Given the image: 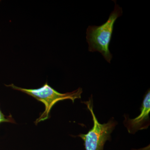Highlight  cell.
I'll list each match as a JSON object with an SVG mask.
<instances>
[{
    "instance_id": "cell-1",
    "label": "cell",
    "mask_w": 150,
    "mask_h": 150,
    "mask_svg": "<svg viewBox=\"0 0 150 150\" xmlns=\"http://www.w3.org/2000/svg\"><path fill=\"white\" fill-rule=\"evenodd\" d=\"M115 3L114 10L109 16L106 22L100 26L89 25L86 30V41L90 52H99L108 62L110 63L112 58L109 46L112 38L114 23L123 13L122 8Z\"/></svg>"
},
{
    "instance_id": "cell-2",
    "label": "cell",
    "mask_w": 150,
    "mask_h": 150,
    "mask_svg": "<svg viewBox=\"0 0 150 150\" xmlns=\"http://www.w3.org/2000/svg\"><path fill=\"white\" fill-rule=\"evenodd\" d=\"M5 85L15 90L27 94L44 104L45 110L34 122L36 125L49 118L50 111L53 106L57 102L61 100L69 99L74 103L75 100L81 98L83 93L82 88H79L71 92L60 93L50 86L47 82L42 87L36 89L22 88L17 86L13 84Z\"/></svg>"
},
{
    "instance_id": "cell-3",
    "label": "cell",
    "mask_w": 150,
    "mask_h": 150,
    "mask_svg": "<svg viewBox=\"0 0 150 150\" xmlns=\"http://www.w3.org/2000/svg\"><path fill=\"white\" fill-rule=\"evenodd\" d=\"M83 103L86 105L91 113L93 126L87 134H80L78 136L83 140L86 150H103L105 142L111 139V134L117 125V122L111 118L107 123L101 124L94 112L92 97Z\"/></svg>"
},
{
    "instance_id": "cell-4",
    "label": "cell",
    "mask_w": 150,
    "mask_h": 150,
    "mask_svg": "<svg viewBox=\"0 0 150 150\" xmlns=\"http://www.w3.org/2000/svg\"><path fill=\"white\" fill-rule=\"evenodd\" d=\"M150 89L145 96L141 108V113L135 118L131 119L127 115H124V126L129 134H135L140 130L146 129L150 126Z\"/></svg>"
},
{
    "instance_id": "cell-5",
    "label": "cell",
    "mask_w": 150,
    "mask_h": 150,
    "mask_svg": "<svg viewBox=\"0 0 150 150\" xmlns=\"http://www.w3.org/2000/svg\"><path fill=\"white\" fill-rule=\"evenodd\" d=\"M3 123H16L14 118L11 114L9 115H5L0 109V124Z\"/></svg>"
},
{
    "instance_id": "cell-6",
    "label": "cell",
    "mask_w": 150,
    "mask_h": 150,
    "mask_svg": "<svg viewBox=\"0 0 150 150\" xmlns=\"http://www.w3.org/2000/svg\"><path fill=\"white\" fill-rule=\"evenodd\" d=\"M131 150H150V145H148L147 146L145 147L142 148V149H133Z\"/></svg>"
},
{
    "instance_id": "cell-7",
    "label": "cell",
    "mask_w": 150,
    "mask_h": 150,
    "mask_svg": "<svg viewBox=\"0 0 150 150\" xmlns=\"http://www.w3.org/2000/svg\"></svg>"
}]
</instances>
